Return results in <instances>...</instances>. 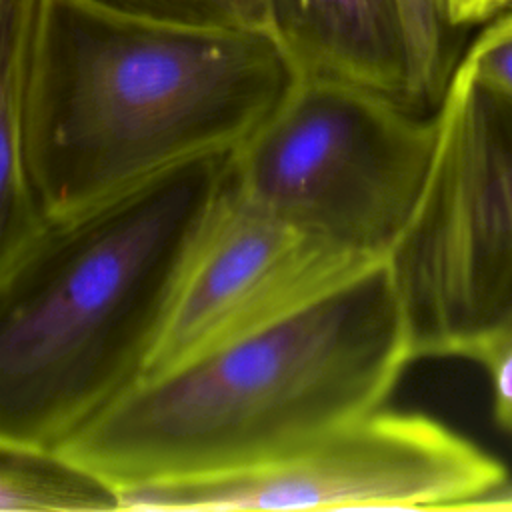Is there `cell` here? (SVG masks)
Returning a JSON list of instances; mask_svg holds the SVG:
<instances>
[{
	"label": "cell",
	"mask_w": 512,
	"mask_h": 512,
	"mask_svg": "<svg viewBox=\"0 0 512 512\" xmlns=\"http://www.w3.org/2000/svg\"><path fill=\"white\" fill-rule=\"evenodd\" d=\"M300 72L270 28H202L48 0L26 120L46 218L196 158L230 154Z\"/></svg>",
	"instance_id": "cell-1"
},
{
	"label": "cell",
	"mask_w": 512,
	"mask_h": 512,
	"mask_svg": "<svg viewBox=\"0 0 512 512\" xmlns=\"http://www.w3.org/2000/svg\"><path fill=\"white\" fill-rule=\"evenodd\" d=\"M230 154L46 218L0 272V436L60 448L146 372Z\"/></svg>",
	"instance_id": "cell-2"
},
{
	"label": "cell",
	"mask_w": 512,
	"mask_h": 512,
	"mask_svg": "<svg viewBox=\"0 0 512 512\" xmlns=\"http://www.w3.org/2000/svg\"><path fill=\"white\" fill-rule=\"evenodd\" d=\"M414 362L386 262L148 376L60 450L118 488L240 468L382 408Z\"/></svg>",
	"instance_id": "cell-3"
},
{
	"label": "cell",
	"mask_w": 512,
	"mask_h": 512,
	"mask_svg": "<svg viewBox=\"0 0 512 512\" xmlns=\"http://www.w3.org/2000/svg\"><path fill=\"white\" fill-rule=\"evenodd\" d=\"M432 158L384 262L414 360L458 352L512 314V96L460 62Z\"/></svg>",
	"instance_id": "cell-4"
},
{
	"label": "cell",
	"mask_w": 512,
	"mask_h": 512,
	"mask_svg": "<svg viewBox=\"0 0 512 512\" xmlns=\"http://www.w3.org/2000/svg\"><path fill=\"white\" fill-rule=\"evenodd\" d=\"M432 116L366 88L302 78L228 156V186L278 218L384 260L420 194Z\"/></svg>",
	"instance_id": "cell-5"
},
{
	"label": "cell",
	"mask_w": 512,
	"mask_h": 512,
	"mask_svg": "<svg viewBox=\"0 0 512 512\" xmlns=\"http://www.w3.org/2000/svg\"><path fill=\"white\" fill-rule=\"evenodd\" d=\"M498 458L442 422L378 408L264 460L120 488L122 510H464Z\"/></svg>",
	"instance_id": "cell-6"
},
{
	"label": "cell",
	"mask_w": 512,
	"mask_h": 512,
	"mask_svg": "<svg viewBox=\"0 0 512 512\" xmlns=\"http://www.w3.org/2000/svg\"><path fill=\"white\" fill-rule=\"evenodd\" d=\"M378 262L252 204L226 178L144 378L266 328Z\"/></svg>",
	"instance_id": "cell-7"
},
{
	"label": "cell",
	"mask_w": 512,
	"mask_h": 512,
	"mask_svg": "<svg viewBox=\"0 0 512 512\" xmlns=\"http://www.w3.org/2000/svg\"><path fill=\"white\" fill-rule=\"evenodd\" d=\"M268 28L300 78L336 80L432 116L400 0H268Z\"/></svg>",
	"instance_id": "cell-8"
},
{
	"label": "cell",
	"mask_w": 512,
	"mask_h": 512,
	"mask_svg": "<svg viewBox=\"0 0 512 512\" xmlns=\"http://www.w3.org/2000/svg\"><path fill=\"white\" fill-rule=\"evenodd\" d=\"M48 0H0V272L46 222L26 148L28 92Z\"/></svg>",
	"instance_id": "cell-9"
},
{
	"label": "cell",
	"mask_w": 512,
	"mask_h": 512,
	"mask_svg": "<svg viewBox=\"0 0 512 512\" xmlns=\"http://www.w3.org/2000/svg\"><path fill=\"white\" fill-rule=\"evenodd\" d=\"M120 488L60 448L0 436V512H112Z\"/></svg>",
	"instance_id": "cell-10"
},
{
	"label": "cell",
	"mask_w": 512,
	"mask_h": 512,
	"mask_svg": "<svg viewBox=\"0 0 512 512\" xmlns=\"http://www.w3.org/2000/svg\"><path fill=\"white\" fill-rule=\"evenodd\" d=\"M400 8L422 92L436 114L458 68L452 40L456 28L450 24L446 0H400Z\"/></svg>",
	"instance_id": "cell-11"
},
{
	"label": "cell",
	"mask_w": 512,
	"mask_h": 512,
	"mask_svg": "<svg viewBox=\"0 0 512 512\" xmlns=\"http://www.w3.org/2000/svg\"><path fill=\"white\" fill-rule=\"evenodd\" d=\"M100 8L180 26L268 28V0H86Z\"/></svg>",
	"instance_id": "cell-12"
},
{
	"label": "cell",
	"mask_w": 512,
	"mask_h": 512,
	"mask_svg": "<svg viewBox=\"0 0 512 512\" xmlns=\"http://www.w3.org/2000/svg\"><path fill=\"white\" fill-rule=\"evenodd\" d=\"M456 358L482 366L490 382L494 420L512 434V314L468 342Z\"/></svg>",
	"instance_id": "cell-13"
},
{
	"label": "cell",
	"mask_w": 512,
	"mask_h": 512,
	"mask_svg": "<svg viewBox=\"0 0 512 512\" xmlns=\"http://www.w3.org/2000/svg\"><path fill=\"white\" fill-rule=\"evenodd\" d=\"M460 64L484 84L512 96V12L484 28Z\"/></svg>",
	"instance_id": "cell-14"
},
{
	"label": "cell",
	"mask_w": 512,
	"mask_h": 512,
	"mask_svg": "<svg viewBox=\"0 0 512 512\" xmlns=\"http://www.w3.org/2000/svg\"><path fill=\"white\" fill-rule=\"evenodd\" d=\"M512 0H446V12L454 28L490 18Z\"/></svg>",
	"instance_id": "cell-15"
},
{
	"label": "cell",
	"mask_w": 512,
	"mask_h": 512,
	"mask_svg": "<svg viewBox=\"0 0 512 512\" xmlns=\"http://www.w3.org/2000/svg\"><path fill=\"white\" fill-rule=\"evenodd\" d=\"M464 510H512V482L504 480L488 494L470 502Z\"/></svg>",
	"instance_id": "cell-16"
}]
</instances>
